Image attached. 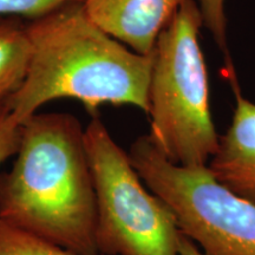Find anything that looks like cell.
Returning a JSON list of instances; mask_svg holds the SVG:
<instances>
[{"mask_svg":"<svg viewBox=\"0 0 255 255\" xmlns=\"http://www.w3.org/2000/svg\"><path fill=\"white\" fill-rule=\"evenodd\" d=\"M0 255H77L0 218Z\"/></svg>","mask_w":255,"mask_h":255,"instance_id":"cell-9","label":"cell"},{"mask_svg":"<svg viewBox=\"0 0 255 255\" xmlns=\"http://www.w3.org/2000/svg\"><path fill=\"white\" fill-rule=\"evenodd\" d=\"M226 0H199L203 25L208 28L216 45L223 53H228L227 47V18L225 13Z\"/></svg>","mask_w":255,"mask_h":255,"instance_id":"cell-10","label":"cell"},{"mask_svg":"<svg viewBox=\"0 0 255 255\" xmlns=\"http://www.w3.org/2000/svg\"><path fill=\"white\" fill-rule=\"evenodd\" d=\"M142 181L176 216L180 231L205 255H255V205L215 180L207 165L183 167L165 157L151 137L128 152Z\"/></svg>","mask_w":255,"mask_h":255,"instance_id":"cell-5","label":"cell"},{"mask_svg":"<svg viewBox=\"0 0 255 255\" xmlns=\"http://www.w3.org/2000/svg\"><path fill=\"white\" fill-rule=\"evenodd\" d=\"M186 0H84L85 12L105 33L133 52L151 55L161 32Z\"/></svg>","mask_w":255,"mask_h":255,"instance_id":"cell-6","label":"cell"},{"mask_svg":"<svg viewBox=\"0 0 255 255\" xmlns=\"http://www.w3.org/2000/svg\"><path fill=\"white\" fill-rule=\"evenodd\" d=\"M26 79L5 105L23 124L44 104L73 98L96 116L102 105H132L148 114L154 56L133 52L89 18L83 2H66L27 20Z\"/></svg>","mask_w":255,"mask_h":255,"instance_id":"cell-1","label":"cell"},{"mask_svg":"<svg viewBox=\"0 0 255 255\" xmlns=\"http://www.w3.org/2000/svg\"><path fill=\"white\" fill-rule=\"evenodd\" d=\"M228 78L237 104L231 126L220 136L207 167L221 186L255 205V103L241 95L234 71Z\"/></svg>","mask_w":255,"mask_h":255,"instance_id":"cell-7","label":"cell"},{"mask_svg":"<svg viewBox=\"0 0 255 255\" xmlns=\"http://www.w3.org/2000/svg\"><path fill=\"white\" fill-rule=\"evenodd\" d=\"M84 142L96 194V245L100 255H178L176 216L148 189L100 117Z\"/></svg>","mask_w":255,"mask_h":255,"instance_id":"cell-4","label":"cell"},{"mask_svg":"<svg viewBox=\"0 0 255 255\" xmlns=\"http://www.w3.org/2000/svg\"><path fill=\"white\" fill-rule=\"evenodd\" d=\"M72 1L83 2L84 0H0V15H17L31 20Z\"/></svg>","mask_w":255,"mask_h":255,"instance_id":"cell-11","label":"cell"},{"mask_svg":"<svg viewBox=\"0 0 255 255\" xmlns=\"http://www.w3.org/2000/svg\"><path fill=\"white\" fill-rule=\"evenodd\" d=\"M14 156L11 170L0 174V218L77 255H100L94 180L77 117L32 115L20 126Z\"/></svg>","mask_w":255,"mask_h":255,"instance_id":"cell-2","label":"cell"},{"mask_svg":"<svg viewBox=\"0 0 255 255\" xmlns=\"http://www.w3.org/2000/svg\"><path fill=\"white\" fill-rule=\"evenodd\" d=\"M20 126L15 122L6 105L0 108V165L17 154Z\"/></svg>","mask_w":255,"mask_h":255,"instance_id":"cell-12","label":"cell"},{"mask_svg":"<svg viewBox=\"0 0 255 255\" xmlns=\"http://www.w3.org/2000/svg\"><path fill=\"white\" fill-rule=\"evenodd\" d=\"M178 255H205L199 246L189 237L180 233L178 238Z\"/></svg>","mask_w":255,"mask_h":255,"instance_id":"cell-13","label":"cell"},{"mask_svg":"<svg viewBox=\"0 0 255 255\" xmlns=\"http://www.w3.org/2000/svg\"><path fill=\"white\" fill-rule=\"evenodd\" d=\"M202 25L197 1L186 0L152 51L149 136L169 161L183 167L207 165L219 146L199 41Z\"/></svg>","mask_w":255,"mask_h":255,"instance_id":"cell-3","label":"cell"},{"mask_svg":"<svg viewBox=\"0 0 255 255\" xmlns=\"http://www.w3.org/2000/svg\"><path fill=\"white\" fill-rule=\"evenodd\" d=\"M30 59L27 21L17 15H0V108L24 84Z\"/></svg>","mask_w":255,"mask_h":255,"instance_id":"cell-8","label":"cell"}]
</instances>
